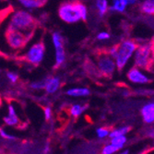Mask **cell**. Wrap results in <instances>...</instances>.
<instances>
[{
  "instance_id": "6da1fadb",
  "label": "cell",
  "mask_w": 154,
  "mask_h": 154,
  "mask_svg": "<svg viewBox=\"0 0 154 154\" xmlns=\"http://www.w3.org/2000/svg\"><path fill=\"white\" fill-rule=\"evenodd\" d=\"M58 16L64 22L74 24L80 20H87L88 9L85 5L79 1L66 2L59 7Z\"/></svg>"
},
{
  "instance_id": "7a4b0ae2",
  "label": "cell",
  "mask_w": 154,
  "mask_h": 154,
  "mask_svg": "<svg viewBox=\"0 0 154 154\" xmlns=\"http://www.w3.org/2000/svg\"><path fill=\"white\" fill-rule=\"evenodd\" d=\"M8 27L32 37L37 27V21L31 13L20 9L14 11L10 15Z\"/></svg>"
},
{
  "instance_id": "3957f363",
  "label": "cell",
  "mask_w": 154,
  "mask_h": 154,
  "mask_svg": "<svg viewBox=\"0 0 154 154\" xmlns=\"http://www.w3.org/2000/svg\"><path fill=\"white\" fill-rule=\"evenodd\" d=\"M137 47V43L133 39H125L116 45V54L115 62L116 69L123 70L128 65V61L133 57V54Z\"/></svg>"
},
{
  "instance_id": "277c9868",
  "label": "cell",
  "mask_w": 154,
  "mask_h": 154,
  "mask_svg": "<svg viewBox=\"0 0 154 154\" xmlns=\"http://www.w3.org/2000/svg\"><path fill=\"white\" fill-rule=\"evenodd\" d=\"M133 57L135 66L142 70H149V67H151L153 62V44H137V47Z\"/></svg>"
},
{
  "instance_id": "5b68a950",
  "label": "cell",
  "mask_w": 154,
  "mask_h": 154,
  "mask_svg": "<svg viewBox=\"0 0 154 154\" xmlns=\"http://www.w3.org/2000/svg\"><path fill=\"white\" fill-rule=\"evenodd\" d=\"M32 39V36L26 35L25 33L16 31L14 29L8 27L4 32V40L7 45L12 51H20L22 50L25 45L29 43Z\"/></svg>"
},
{
  "instance_id": "8992f818",
  "label": "cell",
  "mask_w": 154,
  "mask_h": 154,
  "mask_svg": "<svg viewBox=\"0 0 154 154\" xmlns=\"http://www.w3.org/2000/svg\"><path fill=\"white\" fill-rule=\"evenodd\" d=\"M96 66L98 72L107 78L113 76L116 70L115 59L111 57L106 51L98 52L96 55Z\"/></svg>"
},
{
  "instance_id": "52a82bcc",
  "label": "cell",
  "mask_w": 154,
  "mask_h": 154,
  "mask_svg": "<svg viewBox=\"0 0 154 154\" xmlns=\"http://www.w3.org/2000/svg\"><path fill=\"white\" fill-rule=\"evenodd\" d=\"M45 45L43 41L36 42L35 44L30 46L24 54V60L33 66L40 65L45 59Z\"/></svg>"
},
{
  "instance_id": "ba28073f",
  "label": "cell",
  "mask_w": 154,
  "mask_h": 154,
  "mask_svg": "<svg viewBox=\"0 0 154 154\" xmlns=\"http://www.w3.org/2000/svg\"><path fill=\"white\" fill-rule=\"evenodd\" d=\"M128 79L135 84H148L150 82V79L149 76L142 70L137 66H133L128 71L127 74Z\"/></svg>"
},
{
  "instance_id": "9c48e42d",
  "label": "cell",
  "mask_w": 154,
  "mask_h": 154,
  "mask_svg": "<svg viewBox=\"0 0 154 154\" xmlns=\"http://www.w3.org/2000/svg\"><path fill=\"white\" fill-rule=\"evenodd\" d=\"M61 86V79L59 77L53 76L45 79V88L44 90L48 94H54L57 92Z\"/></svg>"
},
{
  "instance_id": "30bf717a",
  "label": "cell",
  "mask_w": 154,
  "mask_h": 154,
  "mask_svg": "<svg viewBox=\"0 0 154 154\" xmlns=\"http://www.w3.org/2000/svg\"><path fill=\"white\" fill-rule=\"evenodd\" d=\"M140 114L143 121L148 125H153L154 123V103L150 102L144 104L140 110Z\"/></svg>"
},
{
  "instance_id": "8fae6325",
  "label": "cell",
  "mask_w": 154,
  "mask_h": 154,
  "mask_svg": "<svg viewBox=\"0 0 154 154\" xmlns=\"http://www.w3.org/2000/svg\"><path fill=\"white\" fill-rule=\"evenodd\" d=\"M66 95L70 97L79 98V97H87L91 94V91L88 88H72L66 91Z\"/></svg>"
},
{
  "instance_id": "7c38bea8",
  "label": "cell",
  "mask_w": 154,
  "mask_h": 154,
  "mask_svg": "<svg viewBox=\"0 0 154 154\" xmlns=\"http://www.w3.org/2000/svg\"><path fill=\"white\" fill-rule=\"evenodd\" d=\"M55 59H54V67H60L66 61V52L64 45L55 47Z\"/></svg>"
},
{
  "instance_id": "4fadbf2b",
  "label": "cell",
  "mask_w": 154,
  "mask_h": 154,
  "mask_svg": "<svg viewBox=\"0 0 154 154\" xmlns=\"http://www.w3.org/2000/svg\"><path fill=\"white\" fill-rule=\"evenodd\" d=\"M139 9L143 14L153 16L154 14V0H143L139 5Z\"/></svg>"
},
{
  "instance_id": "5bb4252c",
  "label": "cell",
  "mask_w": 154,
  "mask_h": 154,
  "mask_svg": "<svg viewBox=\"0 0 154 154\" xmlns=\"http://www.w3.org/2000/svg\"><path fill=\"white\" fill-rule=\"evenodd\" d=\"M47 0H27V1H23L20 4L27 9H35L42 8L45 5Z\"/></svg>"
},
{
  "instance_id": "9a60e30c",
  "label": "cell",
  "mask_w": 154,
  "mask_h": 154,
  "mask_svg": "<svg viewBox=\"0 0 154 154\" xmlns=\"http://www.w3.org/2000/svg\"><path fill=\"white\" fill-rule=\"evenodd\" d=\"M89 108L88 104H73L70 108H69V113L73 117H79V116H81L84 112H85L87 109Z\"/></svg>"
},
{
  "instance_id": "2e32d148",
  "label": "cell",
  "mask_w": 154,
  "mask_h": 154,
  "mask_svg": "<svg viewBox=\"0 0 154 154\" xmlns=\"http://www.w3.org/2000/svg\"><path fill=\"white\" fill-rule=\"evenodd\" d=\"M95 6H96L98 14H99L100 17H103L104 15H106L109 10V7H110L108 0H96Z\"/></svg>"
},
{
  "instance_id": "e0dca14e",
  "label": "cell",
  "mask_w": 154,
  "mask_h": 154,
  "mask_svg": "<svg viewBox=\"0 0 154 154\" xmlns=\"http://www.w3.org/2000/svg\"><path fill=\"white\" fill-rule=\"evenodd\" d=\"M130 129H131V128L128 127V125H123V127L111 130L108 137L113 138V137H119V136H127V134L130 131Z\"/></svg>"
},
{
  "instance_id": "ac0fdd59",
  "label": "cell",
  "mask_w": 154,
  "mask_h": 154,
  "mask_svg": "<svg viewBox=\"0 0 154 154\" xmlns=\"http://www.w3.org/2000/svg\"><path fill=\"white\" fill-rule=\"evenodd\" d=\"M127 7H128V4L125 0H114L113 5L109 7V9L118 12V13H123L127 9Z\"/></svg>"
},
{
  "instance_id": "d6986e66",
  "label": "cell",
  "mask_w": 154,
  "mask_h": 154,
  "mask_svg": "<svg viewBox=\"0 0 154 154\" xmlns=\"http://www.w3.org/2000/svg\"><path fill=\"white\" fill-rule=\"evenodd\" d=\"M127 142H128L127 136H119V137H113V138H111V141H110V143L112 145H114L118 150L123 149V147L125 145Z\"/></svg>"
},
{
  "instance_id": "ffe728a7",
  "label": "cell",
  "mask_w": 154,
  "mask_h": 154,
  "mask_svg": "<svg viewBox=\"0 0 154 154\" xmlns=\"http://www.w3.org/2000/svg\"><path fill=\"white\" fill-rule=\"evenodd\" d=\"M52 43L54 47H58V46H63L64 45V38L62 34L58 32H54L52 33Z\"/></svg>"
},
{
  "instance_id": "44dd1931",
  "label": "cell",
  "mask_w": 154,
  "mask_h": 154,
  "mask_svg": "<svg viewBox=\"0 0 154 154\" xmlns=\"http://www.w3.org/2000/svg\"><path fill=\"white\" fill-rule=\"evenodd\" d=\"M3 121L7 125H9V127H17V125H19V124H20V119H19L18 116L7 115L3 118Z\"/></svg>"
},
{
  "instance_id": "7402d4cb",
  "label": "cell",
  "mask_w": 154,
  "mask_h": 154,
  "mask_svg": "<svg viewBox=\"0 0 154 154\" xmlns=\"http://www.w3.org/2000/svg\"><path fill=\"white\" fill-rule=\"evenodd\" d=\"M118 149L111 143L106 144L103 146V148L102 149V154H114L116 152H117Z\"/></svg>"
},
{
  "instance_id": "603a6c76",
  "label": "cell",
  "mask_w": 154,
  "mask_h": 154,
  "mask_svg": "<svg viewBox=\"0 0 154 154\" xmlns=\"http://www.w3.org/2000/svg\"><path fill=\"white\" fill-rule=\"evenodd\" d=\"M110 131L111 130H109L106 128H98L96 129V135L99 138H105L109 137Z\"/></svg>"
},
{
  "instance_id": "cb8c5ba5",
  "label": "cell",
  "mask_w": 154,
  "mask_h": 154,
  "mask_svg": "<svg viewBox=\"0 0 154 154\" xmlns=\"http://www.w3.org/2000/svg\"><path fill=\"white\" fill-rule=\"evenodd\" d=\"M31 88L33 90H43L45 88V79L32 82L31 84Z\"/></svg>"
},
{
  "instance_id": "d4e9b609",
  "label": "cell",
  "mask_w": 154,
  "mask_h": 154,
  "mask_svg": "<svg viewBox=\"0 0 154 154\" xmlns=\"http://www.w3.org/2000/svg\"><path fill=\"white\" fill-rule=\"evenodd\" d=\"M0 137L4 139H7V140H15L16 137L13 135H10L9 133H8L6 130H4L3 128H0Z\"/></svg>"
},
{
  "instance_id": "484cf974",
  "label": "cell",
  "mask_w": 154,
  "mask_h": 154,
  "mask_svg": "<svg viewBox=\"0 0 154 154\" xmlns=\"http://www.w3.org/2000/svg\"><path fill=\"white\" fill-rule=\"evenodd\" d=\"M7 78H8V79L11 83H16V82L19 80V76H18V74H16L15 72H11V71H9V72L7 73Z\"/></svg>"
},
{
  "instance_id": "4316f807",
  "label": "cell",
  "mask_w": 154,
  "mask_h": 154,
  "mask_svg": "<svg viewBox=\"0 0 154 154\" xmlns=\"http://www.w3.org/2000/svg\"><path fill=\"white\" fill-rule=\"evenodd\" d=\"M96 37L99 41H106V40H109L111 38V35L107 32H99L97 34Z\"/></svg>"
},
{
  "instance_id": "83f0119b",
  "label": "cell",
  "mask_w": 154,
  "mask_h": 154,
  "mask_svg": "<svg viewBox=\"0 0 154 154\" xmlns=\"http://www.w3.org/2000/svg\"><path fill=\"white\" fill-rule=\"evenodd\" d=\"M44 114H45V118L46 121L51 120L52 119V116H53V112H52L51 107H49V106L45 107V110H44Z\"/></svg>"
},
{
  "instance_id": "f1b7e54d",
  "label": "cell",
  "mask_w": 154,
  "mask_h": 154,
  "mask_svg": "<svg viewBox=\"0 0 154 154\" xmlns=\"http://www.w3.org/2000/svg\"><path fill=\"white\" fill-rule=\"evenodd\" d=\"M8 116H17V113H16V109L14 107L13 104H8Z\"/></svg>"
},
{
  "instance_id": "f546056e",
  "label": "cell",
  "mask_w": 154,
  "mask_h": 154,
  "mask_svg": "<svg viewBox=\"0 0 154 154\" xmlns=\"http://www.w3.org/2000/svg\"><path fill=\"white\" fill-rule=\"evenodd\" d=\"M49 151H50V147H49V145H45V148H44L43 153H44V154H48Z\"/></svg>"
},
{
  "instance_id": "4dcf8cb0",
  "label": "cell",
  "mask_w": 154,
  "mask_h": 154,
  "mask_svg": "<svg viewBox=\"0 0 154 154\" xmlns=\"http://www.w3.org/2000/svg\"><path fill=\"white\" fill-rule=\"evenodd\" d=\"M120 154H129V150L128 149H125V150L121 151Z\"/></svg>"
},
{
  "instance_id": "1f68e13d",
  "label": "cell",
  "mask_w": 154,
  "mask_h": 154,
  "mask_svg": "<svg viewBox=\"0 0 154 154\" xmlns=\"http://www.w3.org/2000/svg\"><path fill=\"white\" fill-rule=\"evenodd\" d=\"M19 1H20V2L21 3V2H23V1H27V0H19Z\"/></svg>"
},
{
  "instance_id": "d6a6232c",
  "label": "cell",
  "mask_w": 154,
  "mask_h": 154,
  "mask_svg": "<svg viewBox=\"0 0 154 154\" xmlns=\"http://www.w3.org/2000/svg\"><path fill=\"white\" fill-rule=\"evenodd\" d=\"M2 1H6V0H0V2H2Z\"/></svg>"
},
{
  "instance_id": "836d02e7",
  "label": "cell",
  "mask_w": 154,
  "mask_h": 154,
  "mask_svg": "<svg viewBox=\"0 0 154 154\" xmlns=\"http://www.w3.org/2000/svg\"><path fill=\"white\" fill-rule=\"evenodd\" d=\"M0 128H2V125H0Z\"/></svg>"
}]
</instances>
